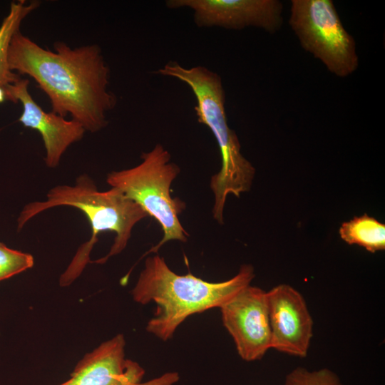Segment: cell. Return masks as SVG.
Instances as JSON below:
<instances>
[{
    "label": "cell",
    "instance_id": "obj_11",
    "mask_svg": "<svg viewBox=\"0 0 385 385\" xmlns=\"http://www.w3.org/2000/svg\"><path fill=\"white\" fill-rule=\"evenodd\" d=\"M125 341L118 334L86 354L71 377L58 385H128L140 382L144 369L125 358Z\"/></svg>",
    "mask_w": 385,
    "mask_h": 385
},
{
    "label": "cell",
    "instance_id": "obj_3",
    "mask_svg": "<svg viewBox=\"0 0 385 385\" xmlns=\"http://www.w3.org/2000/svg\"><path fill=\"white\" fill-rule=\"evenodd\" d=\"M58 206L73 207L82 211L90 222L92 232L91 239L82 245L62 274L61 285H68L80 274L98 234L103 232L115 234L109 252L96 261L103 263L125 248L134 226L148 216L138 204L118 189L111 188L106 191H99L91 178L83 174L73 185H57L51 188L46 195V200L26 205L17 219L18 230L34 216Z\"/></svg>",
    "mask_w": 385,
    "mask_h": 385
},
{
    "label": "cell",
    "instance_id": "obj_9",
    "mask_svg": "<svg viewBox=\"0 0 385 385\" xmlns=\"http://www.w3.org/2000/svg\"><path fill=\"white\" fill-rule=\"evenodd\" d=\"M271 349L306 357L313 335V319L302 294L293 287L278 284L267 292Z\"/></svg>",
    "mask_w": 385,
    "mask_h": 385
},
{
    "label": "cell",
    "instance_id": "obj_13",
    "mask_svg": "<svg viewBox=\"0 0 385 385\" xmlns=\"http://www.w3.org/2000/svg\"><path fill=\"white\" fill-rule=\"evenodd\" d=\"M339 233L347 244L357 245L370 252L385 249V225L366 213L344 222Z\"/></svg>",
    "mask_w": 385,
    "mask_h": 385
},
{
    "label": "cell",
    "instance_id": "obj_12",
    "mask_svg": "<svg viewBox=\"0 0 385 385\" xmlns=\"http://www.w3.org/2000/svg\"><path fill=\"white\" fill-rule=\"evenodd\" d=\"M39 3L36 1L26 4L24 0L13 1L7 16L0 26V86L14 83L21 78L11 71L8 64V50L14 34L20 30L22 21L36 9Z\"/></svg>",
    "mask_w": 385,
    "mask_h": 385
},
{
    "label": "cell",
    "instance_id": "obj_5",
    "mask_svg": "<svg viewBox=\"0 0 385 385\" xmlns=\"http://www.w3.org/2000/svg\"><path fill=\"white\" fill-rule=\"evenodd\" d=\"M140 157L142 162L138 165L108 173L106 182L138 204L161 227L162 239L145 257L156 253L168 241L187 242L188 234L178 218L185 203L171 196V185L180 172L179 166L171 161L170 153L160 143Z\"/></svg>",
    "mask_w": 385,
    "mask_h": 385
},
{
    "label": "cell",
    "instance_id": "obj_2",
    "mask_svg": "<svg viewBox=\"0 0 385 385\" xmlns=\"http://www.w3.org/2000/svg\"><path fill=\"white\" fill-rule=\"evenodd\" d=\"M255 277L250 265L241 266L233 277L210 282L190 272L180 275L168 266L159 255L146 258L144 267L131 291L134 301L141 304H156L146 330L163 341L170 339L189 316L220 307Z\"/></svg>",
    "mask_w": 385,
    "mask_h": 385
},
{
    "label": "cell",
    "instance_id": "obj_8",
    "mask_svg": "<svg viewBox=\"0 0 385 385\" xmlns=\"http://www.w3.org/2000/svg\"><path fill=\"white\" fill-rule=\"evenodd\" d=\"M166 6L190 9L198 27H256L274 34L283 24V4L279 0H168Z\"/></svg>",
    "mask_w": 385,
    "mask_h": 385
},
{
    "label": "cell",
    "instance_id": "obj_16",
    "mask_svg": "<svg viewBox=\"0 0 385 385\" xmlns=\"http://www.w3.org/2000/svg\"><path fill=\"white\" fill-rule=\"evenodd\" d=\"M179 379L176 372H168L147 382L131 383L128 385H173Z\"/></svg>",
    "mask_w": 385,
    "mask_h": 385
},
{
    "label": "cell",
    "instance_id": "obj_7",
    "mask_svg": "<svg viewBox=\"0 0 385 385\" xmlns=\"http://www.w3.org/2000/svg\"><path fill=\"white\" fill-rule=\"evenodd\" d=\"M220 309L239 356L246 361L261 359L271 349L267 292L250 284Z\"/></svg>",
    "mask_w": 385,
    "mask_h": 385
},
{
    "label": "cell",
    "instance_id": "obj_15",
    "mask_svg": "<svg viewBox=\"0 0 385 385\" xmlns=\"http://www.w3.org/2000/svg\"><path fill=\"white\" fill-rule=\"evenodd\" d=\"M34 262L31 254L11 249L0 242V281L31 268Z\"/></svg>",
    "mask_w": 385,
    "mask_h": 385
},
{
    "label": "cell",
    "instance_id": "obj_4",
    "mask_svg": "<svg viewBox=\"0 0 385 385\" xmlns=\"http://www.w3.org/2000/svg\"><path fill=\"white\" fill-rule=\"evenodd\" d=\"M156 73L179 79L190 88L197 101L195 111L197 121L211 130L217 143L221 168L211 177L210 188L214 195L213 217L222 224L227 195L240 197L248 191L255 169L241 153L239 139L228 125L222 78L205 66L185 68L175 61L168 62Z\"/></svg>",
    "mask_w": 385,
    "mask_h": 385
},
{
    "label": "cell",
    "instance_id": "obj_10",
    "mask_svg": "<svg viewBox=\"0 0 385 385\" xmlns=\"http://www.w3.org/2000/svg\"><path fill=\"white\" fill-rule=\"evenodd\" d=\"M29 80L20 78L4 87L6 100L20 101L23 112L19 120L27 128L37 130L46 149L45 163L51 168L58 165L63 154L73 143L83 137L86 130L77 121L53 113L45 112L29 92Z\"/></svg>",
    "mask_w": 385,
    "mask_h": 385
},
{
    "label": "cell",
    "instance_id": "obj_14",
    "mask_svg": "<svg viewBox=\"0 0 385 385\" xmlns=\"http://www.w3.org/2000/svg\"><path fill=\"white\" fill-rule=\"evenodd\" d=\"M284 385H342L336 373L327 368L310 371L297 367L285 376Z\"/></svg>",
    "mask_w": 385,
    "mask_h": 385
},
{
    "label": "cell",
    "instance_id": "obj_6",
    "mask_svg": "<svg viewBox=\"0 0 385 385\" xmlns=\"http://www.w3.org/2000/svg\"><path fill=\"white\" fill-rule=\"evenodd\" d=\"M289 25L301 47L334 76L346 78L359 67L354 37L344 27L332 0H292Z\"/></svg>",
    "mask_w": 385,
    "mask_h": 385
},
{
    "label": "cell",
    "instance_id": "obj_17",
    "mask_svg": "<svg viewBox=\"0 0 385 385\" xmlns=\"http://www.w3.org/2000/svg\"><path fill=\"white\" fill-rule=\"evenodd\" d=\"M6 100V94L3 87L0 86V103Z\"/></svg>",
    "mask_w": 385,
    "mask_h": 385
},
{
    "label": "cell",
    "instance_id": "obj_1",
    "mask_svg": "<svg viewBox=\"0 0 385 385\" xmlns=\"http://www.w3.org/2000/svg\"><path fill=\"white\" fill-rule=\"evenodd\" d=\"M45 49L23 35L13 36L8 50L9 69L32 77L50 99L52 112L95 133L105 128L107 112L116 104L108 90L110 70L97 45L71 48L56 42Z\"/></svg>",
    "mask_w": 385,
    "mask_h": 385
}]
</instances>
